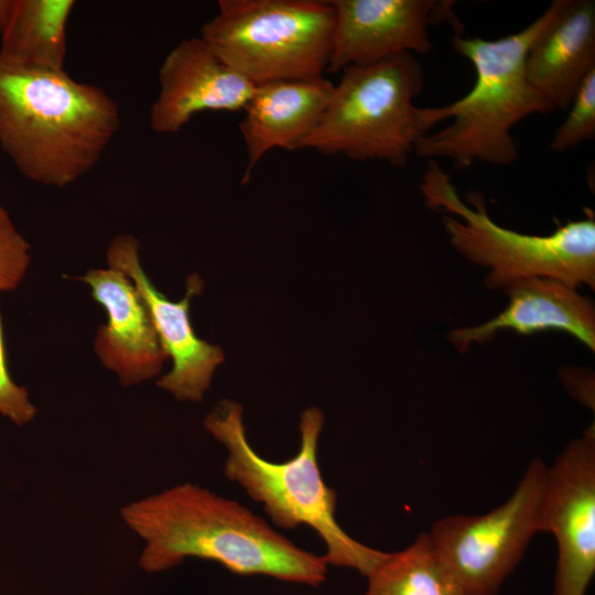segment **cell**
Instances as JSON below:
<instances>
[{"label": "cell", "instance_id": "5b68a950", "mask_svg": "<svg viewBox=\"0 0 595 595\" xmlns=\"http://www.w3.org/2000/svg\"><path fill=\"white\" fill-rule=\"evenodd\" d=\"M421 192L426 205L459 216V221L444 216L442 221L452 245L470 261L489 267L486 284L491 289L529 277H543L573 288L595 285V218L560 225L547 236L520 234L497 225L487 214L484 196L468 192L458 196L450 175L435 160L424 171Z\"/></svg>", "mask_w": 595, "mask_h": 595}, {"label": "cell", "instance_id": "8992f818", "mask_svg": "<svg viewBox=\"0 0 595 595\" xmlns=\"http://www.w3.org/2000/svg\"><path fill=\"white\" fill-rule=\"evenodd\" d=\"M423 82L421 64L408 52L346 67L302 149L405 165L416 140L430 129L423 108L413 104Z\"/></svg>", "mask_w": 595, "mask_h": 595}, {"label": "cell", "instance_id": "2e32d148", "mask_svg": "<svg viewBox=\"0 0 595 595\" xmlns=\"http://www.w3.org/2000/svg\"><path fill=\"white\" fill-rule=\"evenodd\" d=\"M595 68V2L563 0L526 57L529 83L556 109H567Z\"/></svg>", "mask_w": 595, "mask_h": 595}, {"label": "cell", "instance_id": "52a82bcc", "mask_svg": "<svg viewBox=\"0 0 595 595\" xmlns=\"http://www.w3.org/2000/svg\"><path fill=\"white\" fill-rule=\"evenodd\" d=\"M335 9L323 0H219L201 39L251 84L322 77Z\"/></svg>", "mask_w": 595, "mask_h": 595}, {"label": "cell", "instance_id": "7a4b0ae2", "mask_svg": "<svg viewBox=\"0 0 595 595\" xmlns=\"http://www.w3.org/2000/svg\"><path fill=\"white\" fill-rule=\"evenodd\" d=\"M118 104L64 69L0 58V148L37 184L63 188L91 171L120 129Z\"/></svg>", "mask_w": 595, "mask_h": 595}, {"label": "cell", "instance_id": "6da1fadb", "mask_svg": "<svg viewBox=\"0 0 595 595\" xmlns=\"http://www.w3.org/2000/svg\"><path fill=\"white\" fill-rule=\"evenodd\" d=\"M120 516L143 542L138 564L147 573L165 572L194 558L232 574L312 587L327 578L323 555L299 547L237 500L198 484H176L128 502Z\"/></svg>", "mask_w": 595, "mask_h": 595}, {"label": "cell", "instance_id": "9c48e42d", "mask_svg": "<svg viewBox=\"0 0 595 595\" xmlns=\"http://www.w3.org/2000/svg\"><path fill=\"white\" fill-rule=\"evenodd\" d=\"M541 532L556 543L553 595H585L595 574L594 424L547 468Z\"/></svg>", "mask_w": 595, "mask_h": 595}, {"label": "cell", "instance_id": "8fae6325", "mask_svg": "<svg viewBox=\"0 0 595 595\" xmlns=\"http://www.w3.org/2000/svg\"><path fill=\"white\" fill-rule=\"evenodd\" d=\"M335 25L327 71L432 50L429 26L452 17V1L331 0Z\"/></svg>", "mask_w": 595, "mask_h": 595}, {"label": "cell", "instance_id": "30bf717a", "mask_svg": "<svg viewBox=\"0 0 595 595\" xmlns=\"http://www.w3.org/2000/svg\"><path fill=\"white\" fill-rule=\"evenodd\" d=\"M107 263L125 273L147 305L160 343L173 365L156 385L181 401H201L210 387L216 368L224 361L223 350L199 338L190 318L191 300L202 288L197 275L187 280L185 296L173 302L162 294L144 272L139 241L131 235H117L107 249Z\"/></svg>", "mask_w": 595, "mask_h": 595}, {"label": "cell", "instance_id": "9a60e30c", "mask_svg": "<svg viewBox=\"0 0 595 595\" xmlns=\"http://www.w3.org/2000/svg\"><path fill=\"white\" fill-rule=\"evenodd\" d=\"M506 289L509 303L499 315L479 326L450 333V340L459 351L472 343L488 342L499 329L507 328L523 335L561 331L595 349L594 306L575 288L554 279L529 277L509 283Z\"/></svg>", "mask_w": 595, "mask_h": 595}, {"label": "cell", "instance_id": "ffe728a7", "mask_svg": "<svg viewBox=\"0 0 595 595\" xmlns=\"http://www.w3.org/2000/svg\"><path fill=\"white\" fill-rule=\"evenodd\" d=\"M30 244L0 206V292L15 289L31 262Z\"/></svg>", "mask_w": 595, "mask_h": 595}, {"label": "cell", "instance_id": "44dd1931", "mask_svg": "<svg viewBox=\"0 0 595 595\" xmlns=\"http://www.w3.org/2000/svg\"><path fill=\"white\" fill-rule=\"evenodd\" d=\"M36 413L26 388L17 385L9 372L0 314V414L22 426L32 422Z\"/></svg>", "mask_w": 595, "mask_h": 595}, {"label": "cell", "instance_id": "277c9868", "mask_svg": "<svg viewBox=\"0 0 595 595\" xmlns=\"http://www.w3.org/2000/svg\"><path fill=\"white\" fill-rule=\"evenodd\" d=\"M205 429L226 450L224 475L262 506L278 528H311L325 545L328 565L353 569L364 576L386 558L383 552L349 536L337 522V494L323 478L318 463V441L323 412L312 407L300 419V447L283 462L269 461L249 443L242 407L221 401L206 416Z\"/></svg>", "mask_w": 595, "mask_h": 595}, {"label": "cell", "instance_id": "7402d4cb", "mask_svg": "<svg viewBox=\"0 0 595 595\" xmlns=\"http://www.w3.org/2000/svg\"><path fill=\"white\" fill-rule=\"evenodd\" d=\"M7 3H8V0H0V24H1L4 10L7 8Z\"/></svg>", "mask_w": 595, "mask_h": 595}, {"label": "cell", "instance_id": "3957f363", "mask_svg": "<svg viewBox=\"0 0 595 595\" xmlns=\"http://www.w3.org/2000/svg\"><path fill=\"white\" fill-rule=\"evenodd\" d=\"M563 0L549 8L521 31L496 40H452L454 50L475 68L473 88L458 100L439 108H423L429 128L447 118L450 126L420 137L413 148L420 156L451 159L456 167L475 161L511 164L518 156L511 128L533 113L555 108L528 80L526 57L534 40L551 23Z\"/></svg>", "mask_w": 595, "mask_h": 595}, {"label": "cell", "instance_id": "ba28073f", "mask_svg": "<svg viewBox=\"0 0 595 595\" xmlns=\"http://www.w3.org/2000/svg\"><path fill=\"white\" fill-rule=\"evenodd\" d=\"M548 466L537 457L512 495L479 516H448L435 521L430 541L464 595H496L541 532V506Z\"/></svg>", "mask_w": 595, "mask_h": 595}, {"label": "cell", "instance_id": "d6986e66", "mask_svg": "<svg viewBox=\"0 0 595 595\" xmlns=\"http://www.w3.org/2000/svg\"><path fill=\"white\" fill-rule=\"evenodd\" d=\"M571 109L554 133L550 147L565 151L595 137V68L584 78L576 90Z\"/></svg>", "mask_w": 595, "mask_h": 595}, {"label": "cell", "instance_id": "ac0fdd59", "mask_svg": "<svg viewBox=\"0 0 595 595\" xmlns=\"http://www.w3.org/2000/svg\"><path fill=\"white\" fill-rule=\"evenodd\" d=\"M367 580L363 595H464L428 532L405 549L388 553Z\"/></svg>", "mask_w": 595, "mask_h": 595}, {"label": "cell", "instance_id": "5bb4252c", "mask_svg": "<svg viewBox=\"0 0 595 595\" xmlns=\"http://www.w3.org/2000/svg\"><path fill=\"white\" fill-rule=\"evenodd\" d=\"M333 88L334 84L323 76L255 86L238 123L248 154L244 182L268 151L302 149L320 122Z\"/></svg>", "mask_w": 595, "mask_h": 595}, {"label": "cell", "instance_id": "e0dca14e", "mask_svg": "<svg viewBox=\"0 0 595 595\" xmlns=\"http://www.w3.org/2000/svg\"><path fill=\"white\" fill-rule=\"evenodd\" d=\"M73 0H8L0 58L26 68L64 69Z\"/></svg>", "mask_w": 595, "mask_h": 595}, {"label": "cell", "instance_id": "4fadbf2b", "mask_svg": "<svg viewBox=\"0 0 595 595\" xmlns=\"http://www.w3.org/2000/svg\"><path fill=\"white\" fill-rule=\"evenodd\" d=\"M107 322L97 331L94 349L121 386L131 387L161 372L169 358L150 312L132 281L116 269H91L82 278Z\"/></svg>", "mask_w": 595, "mask_h": 595}, {"label": "cell", "instance_id": "7c38bea8", "mask_svg": "<svg viewBox=\"0 0 595 595\" xmlns=\"http://www.w3.org/2000/svg\"><path fill=\"white\" fill-rule=\"evenodd\" d=\"M159 86L149 116L158 133H175L203 111L244 110L255 89L201 37L184 39L167 53L159 69Z\"/></svg>", "mask_w": 595, "mask_h": 595}]
</instances>
